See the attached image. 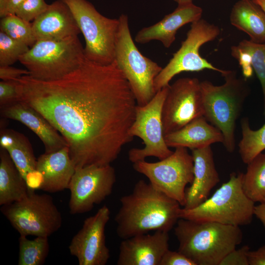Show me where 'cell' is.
<instances>
[{"instance_id": "27", "label": "cell", "mask_w": 265, "mask_h": 265, "mask_svg": "<svg viewBox=\"0 0 265 265\" xmlns=\"http://www.w3.org/2000/svg\"><path fill=\"white\" fill-rule=\"evenodd\" d=\"M242 188L254 203H265V154H259L247 164L243 173Z\"/></svg>"}, {"instance_id": "11", "label": "cell", "mask_w": 265, "mask_h": 265, "mask_svg": "<svg viewBox=\"0 0 265 265\" xmlns=\"http://www.w3.org/2000/svg\"><path fill=\"white\" fill-rule=\"evenodd\" d=\"M133 169L144 175L159 191L186 204V187L193 179V160L187 148L177 147L171 155L156 162L145 160L133 163Z\"/></svg>"}, {"instance_id": "33", "label": "cell", "mask_w": 265, "mask_h": 265, "mask_svg": "<svg viewBox=\"0 0 265 265\" xmlns=\"http://www.w3.org/2000/svg\"><path fill=\"white\" fill-rule=\"evenodd\" d=\"M49 6L44 0H24L17 9L15 14L23 20L30 22L44 12Z\"/></svg>"}, {"instance_id": "18", "label": "cell", "mask_w": 265, "mask_h": 265, "mask_svg": "<svg viewBox=\"0 0 265 265\" xmlns=\"http://www.w3.org/2000/svg\"><path fill=\"white\" fill-rule=\"evenodd\" d=\"M0 113L5 118L19 121L34 132L43 142L45 153L67 146L55 128L39 112L22 101L0 107Z\"/></svg>"}, {"instance_id": "9", "label": "cell", "mask_w": 265, "mask_h": 265, "mask_svg": "<svg viewBox=\"0 0 265 265\" xmlns=\"http://www.w3.org/2000/svg\"><path fill=\"white\" fill-rule=\"evenodd\" d=\"M1 212L21 236L49 237L61 227L62 217L53 198L30 191L23 199L2 206Z\"/></svg>"}, {"instance_id": "19", "label": "cell", "mask_w": 265, "mask_h": 265, "mask_svg": "<svg viewBox=\"0 0 265 265\" xmlns=\"http://www.w3.org/2000/svg\"><path fill=\"white\" fill-rule=\"evenodd\" d=\"M193 179L186 190V209H193L206 201L220 179L211 146L193 149Z\"/></svg>"}, {"instance_id": "22", "label": "cell", "mask_w": 265, "mask_h": 265, "mask_svg": "<svg viewBox=\"0 0 265 265\" xmlns=\"http://www.w3.org/2000/svg\"><path fill=\"white\" fill-rule=\"evenodd\" d=\"M0 145L9 154L30 189H37L40 176L36 171L37 159L31 145L23 133L1 128Z\"/></svg>"}, {"instance_id": "23", "label": "cell", "mask_w": 265, "mask_h": 265, "mask_svg": "<svg viewBox=\"0 0 265 265\" xmlns=\"http://www.w3.org/2000/svg\"><path fill=\"white\" fill-rule=\"evenodd\" d=\"M169 147H185L191 150L211 146L215 143H223L221 132L204 116L190 122L180 129L164 135Z\"/></svg>"}, {"instance_id": "31", "label": "cell", "mask_w": 265, "mask_h": 265, "mask_svg": "<svg viewBox=\"0 0 265 265\" xmlns=\"http://www.w3.org/2000/svg\"><path fill=\"white\" fill-rule=\"evenodd\" d=\"M30 47L0 31V66H10L26 53Z\"/></svg>"}, {"instance_id": "35", "label": "cell", "mask_w": 265, "mask_h": 265, "mask_svg": "<svg viewBox=\"0 0 265 265\" xmlns=\"http://www.w3.org/2000/svg\"><path fill=\"white\" fill-rule=\"evenodd\" d=\"M160 265H196L190 259L179 252L168 249L163 255Z\"/></svg>"}, {"instance_id": "38", "label": "cell", "mask_w": 265, "mask_h": 265, "mask_svg": "<svg viewBox=\"0 0 265 265\" xmlns=\"http://www.w3.org/2000/svg\"><path fill=\"white\" fill-rule=\"evenodd\" d=\"M254 215L261 221L265 228V203L255 206Z\"/></svg>"}, {"instance_id": "39", "label": "cell", "mask_w": 265, "mask_h": 265, "mask_svg": "<svg viewBox=\"0 0 265 265\" xmlns=\"http://www.w3.org/2000/svg\"><path fill=\"white\" fill-rule=\"evenodd\" d=\"M24 0H8L6 15L15 14L17 9Z\"/></svg>"}, {"instance_id": "8", "label": "cell", "mask_w": 265, "mask_h": 265, "mask_svg": "<svg viewBox=\"0 0 265 265\" xmlns=\"http://www.w3.org/2000/svg\"><path fill=\"white\" fill-rule=\"evenodd\" d=\"M69 7L85 41V57L101 65L114 61L119 19L106 17L87 0H62Z\"/></svg>"}, {"instance_id": "12", "label": "cell", "mask_w": 265, "mask_h": 265, "mask_svg": "<svg viewBox=\"0 0 265 265\" xmlns=\"http://www.w3.org/2000/svg\"><path fill=\"white\" fill-rule=\"evenodd\" d=\"M169 86L157 92L147 105L136 106L135 119L129 132L133 137L140 138L144 147L142 149L132 148L129 151V159L133 163L144 160L150 157L161 160L169 156L173 152L165 141L161 116L162 106Z\"/></svg>"}, {"instance_id": "34", "label": "cell", "mask_w": 265, "mask_h": 265, "mask_svg": "<svg viewBox=\"0 0 265 265\" xmlns=\"http://www.w3.org/2000/svg\"><path fill=\"white\" fill-rule=\"evenodd\" d=\"M250 248L248 245L235 249L230 252L221 261L219 265H249L248 253Z\"/></svg>"}, {"instance_id": "4", "label": "cell", "mask_w": 265, "mask_h": 265, "mask_svg": "<svg viewBox=\"0 0 265 265\" xmlns=\"http://www.w3.org/2000/svg\"><path fill=\"white\" fill-rule=\"evenodd\" d=\"M225 82L215 85L209 80L201 81L203 116L223 134V144L229 153L236 147L237 121L249 95L246 80L238 78L236 71L226 70L222 75Z\"/></svg>"}, {"instance_id": "32", "label": "cell", "mask_w": 265, "mask_h": 265, "mask_svg": "<svg viewBox=\"0 0 265 265\" xmlns=\"http://www.w3.org/2000/svg\"><path fill=\"white\" fill-rule=\"evenodd\" d=\"M22 85L18 80L0 81V106L21 101Z\"/></svg>"}, {"instance_id": "5", "label": "cell", "mask_w": 265, "mask_h": 265, "mask_svg": "<svg viewBox=\"0 0 265 265\" xmlns=\"http://www.w3.org/2000/svg\"><path fill=\"white\" fill-rule=\"evenodd\" d=\"M243 177L241 172L231 173L229 181L200 205L191 209L181 208L180 218L239 227L250 224L255 203L243 191Z\"/></svg>"}, {"instance_id": "30", "label": "cell", "mask_w": 265, "mask_h": 265, "mask_svg": "<svg viewBox=\"0 0 265 265\" xmlns=\"http://www.w3.org/2000/svg\"><path fill=\"white\" fill-rule=\"evenodd\" d=\"M0 31L10 37L22 42L30 48L36 42L32 23L26 22L15 14H9L1 18Z\"/></svg>"}, {"instance_id": "26", "label": "cell", "mask_w": 265, "mask_h": 265, "mask_svg": "<svg viewBox=\"0 0 265 265\" xmlns=\"http://www.w3.org/2000/svg\"><path fill=\"white\" fill-rule=\"evenodd\" d=\"M232 56L238 62L245 78L254 70L260 82L265 110V43L243 40L231 47Z\"/></svg>"}, {"instance_id": "25", "label": "cell", "mask_w": 265, "mask_h": 265, "mask_svg": "<svg viewBox=\"0 0 265 265\" xmlns=\"http://www.w3.org/2000/svg\"><path fill=\"white\" fill-rule=\"evenodd\" d=\"M32 189L29 188L8 152L0 147V205L20 201Z\"/></svg>"}, {"instance_id": "40", "label": "cell", "mask_w": 265, "mask_h": 265, "mask_svg": "<svg viewBox=\"0 0 265 265\" xmlns=\"http://www.w3.org/2000/svg\"><path fill=\"white\" fill-rule=\"evenodd\" d=\"M8 0H0V16L1 18L6 15Z\"/></svg>"}, {"instance_id": "1", "label": "cell", "mask_w": 265, "mask_h": 265, "mask_svg": "<svg viewBox=\"0 0 265 265\" xmlns=\"http://www.w3.org/2000/svg\"><path fill=\"white\" fill-rule=\"evenodd\" d=\"M21 101L39 112L66 140L76 168L110 164L133 137L130 130L137 103L114 61L101 65L85 58L59 79H18Z\"/></svg>"}, {"instance_id": "17", "label": "cell", "mask_w": 265, "mask_h": 265, "mask_svg": "<svg viewBox=\"0 0 265 265\" xmlns=\"http://www.w3.org/2000/svg\"><path fill=\"white\" fill-rule=\"evenodd\" d=\"M202 13V8L192 2L178 4L172 12L165 15L159 22L141 29L135 35L134 40L140 44L158 40L168 48L174 42L177 31L185 25L201 19Z\"/></svg>"}, {"instance_id": "2", "label": "cell", "mask_w": 265, "mask_h": 265, "mask_svg": "<svg viewBox=\"0 0 265 265\" xmlns=\"http://www.w3.org/2000/svg\"><path fill=\"white\" fill-rule=\"evenodd\" d=\"M120 202L114 220L117 235L122 239L151 231L169 232L180 218V204L143 180Z\"/></svg>"}, {"instance_id": "7", "label": "cell", "mask_w": 265, "mask_h": 265, "mask_svg": "<svg viewBox=\"0 0 265 265\" xmlns=\"http://www.w3.org/2000/svg\"><path fill=\"white\" fill-rule=\"evenodd\" d=\"M118 19L114 61L128 80L137 105L143 106L156 95L155 80L162 68L139 51L132 37L127 15L122 14Z\"/></svg>"}, {"instance_id": "13", "label": "cell", "mask_w": 265, "mask_h": 265, "mask_svg": "<svg viewBox=\"0 0 265 265\" xmlns=\"http://www.w3.org/2000/svg\"><path fill=\"white\" fill-rule=\"evenodd\" d=\"M116 180L114 168L110 164L76 168L68 187L70 213L91 211L111 194Z\"/></svg>"}, {"instance_id": "16", "label": "cell", "mask_w": 265, "mask_h": 265, "mask_svg": "<svg viewBox=\"0 0 265 265\" xmlns=\"http://www.w3.org/2000/svg\"><path fill=\"white\" fill-rule=\"evenodd\" d=\"M168 232L157 231L153 234L136 235L121 242L117 265H160L169 249Z\"/></svg>"}, {"instance_id": "29", "label": "cell", "mask_w": 265, "mask_h": 265, "mask_svg": "<svg viewBox=\"0 0 265 265\" xmlns=\"http://www.w3.org/2000/svg\"><path fill=\"white\" fill-rule=\"evenodd\" d=\"M18 265H42L48 255L50 245L48 237H36L29 239L21 236L19 239Z\"/></svg>"}, {"instance_id": "10", "label": "cell", "mask_w": 265, "mask_h": 265, "mask_svg": "<svg viewBox=\"0 0 265 265\" xmlns=\"http://www.w3.org/2000/svg\"><path fill=\"white\" fill-rule=\"evenodd\" d=\"M220 32L218 26L205 20L200 19L192 23L181 47L156 78V92L169 85L172 78L183 72H199L208 69L221 75L225 73L226 70L215 67L203 57L199 52L202 46L214 40Z\"/></svg>"}, {"instance_id": "24", "label": "cell", "mask_w": 265, "mask_h": 265, "mask_svg": "<svg viewBox=\"0 0 265 265\" xmlns=\"http://www.w3.org/2000/svg\"><path fill=\"white\" fill-rule=\"evenodd\" d=\"M231 24L246 33L251 41L265 43V12L253 0H239L233 5Z\"/></svg>"}, {"instance_id": "14", "label": "cell", "mask_w": 265, "mask_h": 265, "mask_svg": "<svg viewBox=\"0 0 265 265\" xmlns=\"http://www.w3.org/2000/svg\"><path fill=\"white\" fill-rule=\"evenodd\" d=\"M195 78H182L169 85L162 108L164 135L203 116L201 85Z\"/></svg>"}, {"instance_id": "36", "label": "cell", "mask_w": 265, "mask_h": 265, "mask_svg": "<svg viewBox=\"0 0 265 265\" xmlns=\"http://www.w3.org/2000/svg\"><path fill=\"white\" fill-rule=\"evenodd\" d=\"M26 69L17 68L10 66H0V78L3 80H16L25 75H29Z\"/></svg>"}, {"instance_id": "37", "label": "cell", "mask_w": 265, "mask_h": 265, "mask_svg": "<svg viewBox=\"0 0 265 265\" xmlns=\"http://www.w3.org/2000/svg\"><path fill=\"white\" fill-rule=\"evenodd\" d=\"M249 265H265V245L248 253Z\"/></svg>"}, {"instance_id": "15", "label": "cell", "mask_w": 265, "mask_h": 265, "mask_svg": "<svg viewBox=\"0 0 265 265\" xmlns=\"http://www.w3.org/2000/svg\"><path fill=\"white\" fill-rule=\"evenodd\" d=\"M110 211L104 205L93 215L86 218L82 228L73 237L69 245L71 255L79 265H106L110 252L106 245L105 229Z\"/></svg>"}, {"instance_id": "6", "label": "cell", "mask_w": 265, "mask_h": 265, "mask_svg": "<svg viewBox=\"0 0 265 265\" xmlns=\"http://www.w3.org/2000/svg\"><path fill=\"white\" fill-rule=\"evenodd\" d=\"M85 59L78 36L37 40L19 61L32 77L42 80L59 79L78 68Z\"/></svg>"}, {"instance_id": "41", "label": "cell", "mask_w": 265, "mask_h": 265, "mask_svg": "<svg viewBox=\"0 0 265 265\" xmlns=\"http://www.w3.org/2000/svg\"><path fill=\"white\" fill-rule=\"evenodd\" d=\"M258 4L265 12V0H253Z\"/></svg>"}, {"instance_id": "3", "label": "cell", "mask_w": 265, "mask_h": 265, "mask_svg": "<svg viewBox=\"0 0 265 265\" xmlns=\"http://www.w3.org/2000/svg\"><path fill=\"white\" fill-rule=\"evenodd\" d=\"M178 251L196 265H219L242 240L239 226L179 218L174 228Z\"/></svg>"}, {"instance_id": "28", "label": "cell", "mask_w": 265, "mask_h": 265, "mask_svg": "<svg viewBox=\"0 0 265 265\" xmlns=\"http://www.w3.org/2000/svg\"><path fill=\"white\" fill-rule=\"evenodd\" d=\"M242 138L238 143L242 161L248 164L265 150V124L258 130L251 129L247 118L241 121Z\"/></svg>"}, {"instance_id": "42", "label": "cell", "mask_w": 265, "mask_h": 265, "mask_svg": "<svg viewBox=\"0 0 265 265\" xmlns=\"http://www.w3.org/2000/svg\"><path fill=\"white\" fill-rule=\"evenodd\" d=\"M178 4H182L192 2L193 0H174Z\"/></svg>"}, {"instance_id": "20", "label": "cell", "mask_w": 265, "mask_h": 265, "mask_svg": "<svg viewBox=\"0 0 265 265\" xmlns=\"http://www.w3.org/2000/svg\"><path fill=\"white\" fill-rule=\"evenodd\" d=\"M76 167L68 146L40 155L37 159L36 171L40 176L38 189L55 193L68 189Z\"/></svg>"}, {"instance_id": "21", "label": "cell", "mask_w": 265, "mask_h": 265, "mask_svg": "<svg viewBox=\"0 0 265 265\" xmlns=\"http://www.w3.org/2000/svg\"><path fill=\"white\" fill-rule=\"evenodd\" d=\"M31 23L36 40L61 39L81 33L71 11L62 0L49 4Z\"/></svg>"}]
</instances>
